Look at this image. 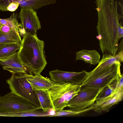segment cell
I'll use <instances>...</instances> for the list:
<instances>
[{
	"label": "cell",
	"mask_w": 123,
	"mask_h": 123,
	"mask_svg": "<svg viewBox=\"0 0 123 123\" xmlns=\"http://www.w3.org/2000/svg\"><path fill=\"white\" fill-rule=\"evenodd\" d=\"M19 6V3L17 2H14L11 3L7 8V11L14 12Z\"/></svg>",
	"instance_id": "cell-24"
},
{
	"label": "cell",
	"mask_w": 123,
	"mask_h": 123,
	"mask_svg": "<svg viewBox=\"0 0 123 123\" xmlns=\"http://www.w3.org/2000/svg\"><path fill=\"white\" fill-rule=\"evenodd\" d=\"M90 110H92L91 106L84 109L78 110L72 108L67 110L63 109L55 110L54 114L51 117L57 116H68L80 114Z\"/></svg>",
	"instance_id": "cell-20"
},
{
	"label": "cell",
	"mask_w": 123,
	"mask_h": 123,
	"mask_svg": "<svg viewBox=\"0 0 123 123\" xmlns=\"http://www.w3.org/2000/svg\"><path fill=\"white\" fill-rule=\"evenodd\" d=\"M123 62V50L119 52L115 56L103 55L102 58L100 60L98 65L90 72L92 73L98 72L113 64Z\"/></svg>",
	"instance_id": "cell-13"
},
{
	"label": "cell",
	"mask_w": 123,
	"mask_h": 123,
	"mask_svg": "<svg viewBox=\"0 0 123 123\" xmlns=\"http://www.w3.org/2000/svg\"><path fill=\"white\" fill-rule=\"evenodd\" d=\"M56 0H22L19 4L21 8L29 7L37 10L50 4L55 3Z\"/></svg>",
	"instance_id": "cell-16"
},
{
	"label": "cell",
	"mask_w": 123,
	"mask_h": 123,
	"mask_svg": "<svg viewBox=\"0 0 123 123\" xmlns=\"http://www.w3.org/2000/svg\"><path fill=\"white\" fill-rule=\"evenodd\" d=\"M38 107L27 100L11 92L3 96L0 94V109L11 112H22Z\"/></svg>",
	"instance_id": "cell-6"
},
{
	"label": "cell",
	"mask_w": 123,
	"mask_h": 123,
	"mask_svg": "<svg viewBox=\"0 0 123 123\" xmlns=\"http://www.w3.org/2000/svg\"><path fill=\"white\" fill-rule=\"evenodd\" d=\"M116 80L103 88L98 95L96 101L107 97L117 91L116 89Z\"/></svg>",
	"instance_id": "cell-21"
},
{
	"label": "cell",
	"mask_w": 123,
	"mask_h": 123,
	"mask_svg": "<svg viewBox=\"0 0 123 123\" xmlns=\"http://www.w3.org/2000/svg\"><path fill=\"white\" fill-rule=\"evenodd\" d=\"M44 43L37 34L23 33L19 55L23 65L31 74H40L47 62L45 55Z\"/></svg>",
	"instance_id": "cell-2"
},
{
	"label": "cell",
	"mask_w": 123,
	"mask_h": 123,
	"mask_svg": "<svg viewBox=\"0 0 123 123\" xmlns=\"http://www.w3.org/2000/svg\"><path fill=\"white\" fill-rule=\"evenodd\" d=\"M26 79L34 91L48 90L58 83L42 76L40 74L36 75L31 74Z\"/></svg>",
	"instance_id": "cell-12"
},
{
	"label": "cell",
	"mask_w": 123,
	"mask_h": 123,
	"mask_svg": "<svg viewBox=\"0 0 123 123\" xmlns=\"http://www.w3.org/2000/svg\"><path fill=\"white\" fill-rule=\"evenodd\" d=\"M0 24L8 26L17 34L20 35L19 32L21 30L20 28L22 27L21 24L18 23L16 13H13L11 17L8 18H0Z\"/></svg>",
	"instance_id": "cell-19"
},
{
	"label": "cell",
	"mask_w": 123,
	"mask_h": 123,
	"mask_svg": "<svg viewBox=\"0 0 123 123\" xmlns=\"http://www.w3.org/2000/svg\"><path fill=\"white\" fill-rule=\"evenodd\" d=\"M123 97V91H117L107 97L96 101L90 106L92 110L96 112L107 111L113 105L121 101Z\"/></svg>",
	"instance_id": "cell-10"
},
{
	"label": "cell",
	"mask_w": 123,
	"mask_h": 123,
	"mask_svg": "<svg viewBox=\"0 0 123 123\" xmlns=\"http://www.w3.org/2000/svg\"><path fill=\"white\" fill-rule=\"evenodd\" d=\"M19 17L23 32L34 35L41 29L40 22L34 9L29 7L21 8Z\"/></svg>",
	"instance_id": "cell-8"
},
{
	"label": "cell",
	"mask_w": 123,
	"mask_h": 123,
	"mask_svg": "<svg viewBox=\"0 0 123 123\" xmlns=\"http://www.w3.org/2000/svg\"><path fill=\"white\" fill-rule=\"evenodd\" d=\"M75 60H81L85 63L95 65L98 64L100 60L99 53L95 50L83 49L77 52Z\"/></svg>",
	"instance_id": "cell-14"
},
{
	"label": "cell",
	"mask_w": 123,
	"mask_h": 123,
	"mask_svg": "<svg viewBox=\"0 0 123 123\" xmlns=\"http://www.w3.org/2000/svg\"><path fill=\"white\" fill-rule=\"evenodd\" d=\"M118 4H119V5H120V7H121L122 11V15H123V5L120 2H119Z\"/></svg>",
	"instance_id": "cell-25"
},
{
	"label": "cell",
	"mask_w": 123,
	"mask_h": 123,
	"mask_svg": "<svg viewBox=\"0 0 123 123\" xmlns=\"http://www.w3.org/2000/svg\"><path fill=\"white\" fill-rule=\"evenodd\" d=\"M123 74L116 80V90L123 91Z\"/></svg>",
	"instance_id": "cell-22"
},
{
	"label": "cell",
	"mask_w": 123,
	"mask_h": 123,
	"mask_svg": "<svg viewBox=\"0 0 123 123\" xmlns=\"http://www.w3.org/2000/svg\"><path fill=\"white\" fill-rule=\"evenodd\" d=\"M98 14L96 29L99 49L103 55L115 56L118 42L123 36V28L119 20L123 17L117 12V0H95Z\"/></svg>",
	"instance_id": "cell-1"
},
{
	"label": "cell",
	"mask_w": 123,
	"mask_h": 123,
	"mask_svg": "<svg viewBox=\"0 0 123 123\" xmlns=\"http://www.w3.org/2000/svg\"><path fill=\"white\" fill-rule=\"evenodd\" d=\"M0 31L5 33L16 32L8 26L2 24H0Z\"/></svg>",
	"instance_id": "cell-23"
},
{
	"label": "cell",
	"mask_w": 123,
	"mask_h": 123,
	"mask_svg": "<svg viewBox=\"0 0 123 123\" xmlns=\"http://www.w3.org/2000/svg\"><path fill=\"white\" fill-rule=\"evenodd\" d=\"M34 91L39 102L41 108L43 111L49 112L52 109L54 110L49 90Z\"/></svg>",
	"instance_id": "cell-15"
},
{
	"label": "cell",
	"mask_w": 123,
	"mask_h": 123,
	"mask_svg": "<svg viewBox=\"0 0 123 123\" xmlns=\"http://www.w3.org/2000/svg\"><path fill=\"white\" fill-rule=\"evenodd\" d=\"M0 65L3 69L9 72L12 74L27 73L19 56V50L10 56L0 60Z\"/></svg>",
	"instance_id": "cell-11"
},
{
	"label": "cell",
	"mask_w": 123,
	"mask_h": 123,
	"mask_svg": "<svg viewBox=\"0 0 123 123\" xmlns=\"http://www.w3.org/2000/svg\"><path fill=\"white\" fill-rule=\"evenodd\" d=\"M21 43H8L0 48V60L6 58L18 50Z\"/></svg>",
	"instance_id": "cell-17"
},
{
	"label": "cell",
	"mask_w": 123,
	"mask_h": 123,
	"mask_svg": "<svg viewBox=\"0 0 123 123\" xmlns=\"http://www.w3.org/2000/svg\"><path fill=\"white\" fill-rule=\"evenodd\" d=\"M51 80L61 84L70 83L80 85L88 74V72L83 70L80 72L65 71L56 69L49 72Z\"/></svg>",
	"instance_id": "cell-9"
},
{
	"label": "cell",
	"mask_w": 123,
	"mask_h": 123,
	"mask_svg": "<svg viewBox=\"0 0 123 123\" xmlns=\"http://www.w3.org/2000/svg\"><path fill=\"white\" fill-rule=\"evenodd\" d=\"M31 74L27 73L14 74L6 80L11 92L22 97L36 107L40 108V105L35 91L27 78Z\"/></svg>",
	"instance_id": "cell-4"
},
{
	"label": "cell",
	"mask_w": 123,
	"mask_h": 123,
	"mask_svg": "<svg viewBox=\"0 0 123 123\" xmlns=\"http://www.w3.org/2000/svg\"><path fill=\"white\" fill-rule=\"evenodd\" d=\"M102 88L81 87L78 94L70 100L67 107L80 110L90 106L95 102Z\"/></svg>",
	"instance_id": "cell-7"
},
{
	"label": "cell",
	"mask_w": 123,
	"mask_h": 123,
	"mask_svg": "<svg viewBox=\"0 0 123 123\" xmlns=\"http://www.w3.org/2000/svg\"><path fill=\"white\" fill-rule=\"evenodd\" d=\"M81 86L70 83H58L49 90L55 110L63 109L70 100L78 94Z\"/></svg>",
	"instance_id": "cell-5"
},
{
	"label": "cell",
	"mask_w": 123,
	"mask_h": 123,
	"mask_svg": "<svg viewBox=\"0 0 123 123\" xmlns=\"http://www.w3.org/2000/svg\"><path fill=\"white\" fill-rule=\"evenodd\" d=\"M121 65L115 63L98 72H88L81 88L101 89L109 85L121 75Z\"/></svg>",
	"instance_id": "cell-3"
},
{
	"label": "cell",
	"mask_w": 123,
	"mask_h": 123,
	"mask_svg": "<svg viewBox=\"0 0 123 123\" xmlns=\"http://www.w3.org/2000/svg\"><path fill=\"white\" fill-rule=\"evenodd\" d=\"M22 40L20 35L16 32L5 33L0 31V48L7 44L21 43Z\"/></svg>",
	"instance_id": "cell-18"
}]
</instances>
